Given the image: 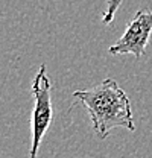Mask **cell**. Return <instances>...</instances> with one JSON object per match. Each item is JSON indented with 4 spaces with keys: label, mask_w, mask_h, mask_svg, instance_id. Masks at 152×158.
I'll return each instance as SVG.
<instances>
[{
    "label": "cell",
    "mask_w": 152,
    "mask_h": 158,
    "mask_svg": "<svg viewBox=\"0 0 152 158\" xmlns=\"http://www.w3.org/2000/svg\"><path fill=\"white\" fill-rule=\"evenodd\" d=\"M122 2H123V0H108L107 9H105V12L102 14V23H103V24H110V23L113 21L114 14H116L117 9L120 8Z\"/></svg>",
    "instance_id": "4"
},
{
    "label": "cell",
    "mask_w": 152,
    "mask_h": 158,
    "mask_svg": "<svg viewBox=\"0 0 152 158\" xmlns=\"http://www.w3.org/2000/svg\"><path fill=\"white\" fill-rule=\"evenodd\" d=\"M152 35V11H138L135 14L123 35L110 46L108 52L111 55H134L135 59H140L145 55L146 46Z\"/></svg>",
    "instance_id": "3"
},
{
    "label": "cell",
    "mask_w": 152,
    "mask_h": 158,
    "mask_svg": "<svg viewBox=\"0 0 152 158\" xmlns=\"http://www.w3.org/2000/svg\"><path fill=\"white\" fill-rule=\"evenodd\" d=\"M73 98L88 111L93 131L99 138H107L114 128L135 131L129 98L114 79L107 78L88 90L75 91Z\"/></svg>",
    "instance_id": "1"
},
{
    "label": "cell",
    "mask_w": 152,
    "mask_h": 158,
    "mask_svg": "<svg viewBox=\"0 0 152 158\" xmlns=\"http://www.w3.org/2000/svg\"><path fill=\"white\" fill-rule=\"evenodd\" d=\"M32 94L35 99L32 111V146L29 151V158H37L38 149L44 138L46 131L52 123V82L47 76L46 65L41 64L35 79L32 82Z\"/></svg>",
    "instance_id": "2"
}]
</instances>
